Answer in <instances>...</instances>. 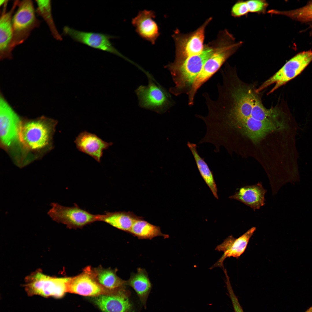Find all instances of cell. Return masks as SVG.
Masks as SVG:
<instances>
[{"label": "cell", "mask_w": 312, "mask_h": 312, "mask_svg": "<svg viewBox=\"0 0 312 312\" xmlns=\"http://www.w3.org/2000/svg\"><path fill=\"white\" fill-rule=\"evenodd\" d=\"M239 48V44L237 43H223L207 60L195 79L187 94L189 105H194L195 95L200 87L219 69Z\"/></svg>", "instance_id": "obj_3"}, {"label": "cell", "mask_w": 312, "mask_h": 312, "mask_svg": "<svg viewBox=\"0 0 312 312\" xmlns=\"http://www.w3.org/2000/svg\"><path fill=\"white\" fill-rule=\"evenodd\" d=\"M21 122L16 114L1 96L0 99V135L3 144L10 146L19 140Z\"/></svg>", "instance_id": "obj_12"}, {"label": "cell", "mask_w": 312, "mask_h": 312, "mask_svg": "<svg viewBox=\"0 0 312 312\" xmlns=\"http://www.w3.org/2000/svg\"><path fill=\"white\" fill-rule=\"evenodd\" d=\"M256 229L255 227H252L237 238L230 235L221 244L217 246L215 250L219 251H222L224 254L211 268L218 267L223 268V262L228 257L239 258L244 252L251 237Z\"/></svg>", "instance_id": "obj_15"}, {"label": "cell", "mask_w": 312, "mask_h": 312, "mask_svg": "<svg viewBox=\"0 0 312 312\" xmlns=\"http://www.w3.org/2000/svg\"><path fill=\"white\" fill-rule=\"evenodd\" d=\"M150 76L148 77L147 85L140 86L135 91L139 105L142 108L159 114L164 113L173 105L174 102L169 92L155 83Z\"/></svg>", "instance_id": "obj_6"}, {"label": "cell", "mask_w": 312, "mask_h": 312, "mask_svg": "<svg viewBox=\"0 0 312 312\" xmlns=\"http://www.w3.org/2000/svg\"><path fill=\"white\" fill-rule=\"evenodd\" d=\"M126 281L127 285L135 290L146 309L147 300L152 287L146 271L143 268H138L137 272L131 273Z\"/></svg>", "instance_id": "obj_20"}, {"label": "cell", "mask_w": 312, "mask_h": 312, "mask_svg": "<svg viewBox=\"0 0 312 312\" xmlns=\"http://www.w3.org/2000/svg\"><path fill=\"white\" fill-rule=\"evenodd\" d=\"M312 61V50L303 51L298 53L287 62L274 74L257 88V92H260L272 84H275L268 94L273 92L300 75Z\"/></svg>", "instance_id": "obj_5"}, {"label": "cell", "mask_w": 312, "mask_h": 312, "mask_svg": "<svg viewBox=\"0 0 312 312\" xmlns=\"http://www.w3.org/2000/svg\"><path fill=\"white\" fill-rule=\"evenodd\" d=\"M51 121L44 118L21 122L19 140L30 150L41 149L49 144L51 137Z\"/></svg>", "instance_id": "obj_7"}, {"label": "cell", "mask_w": 312, "mask_h": 312, "mask_svg": "<svg viewBox=\"0 0 312 312\" xmlns=\"http://www.w3.org/2000/svg\"><path fill=\"white\" fill-rule=\"evenodd\" d=\"M63 34L69 36L77 42L116 55L133 62L113 46L110 40L116 38L115 36L102 33L80 31L67 26L64 27Z\"/></svg>", "instance_id": "obj_10"}, {"label": "cell", "mask_w": 312, "mask_h": 312, "mask_svg": "<svg viewBox=\"0 0 312 312\" xmlns=\"http://www.w3.org/2000/svg\"><path fill=\"white\" fill-rule=\"evenodd\" d=\"M246 2L249 12L265 14L268 5L264 0H249Z\"/></svg>", "instance_id": "obj_27"}, {"label": "cell", "mask_w": 312, "mask_h": 312, "mask_svg": "<svg viewBox=\"0 0 312 312\" xmlns=\"http://www.w3.org/2000/svg\"><path fill=\"white\" fill-rule=\"evenodd\" d=\"M311 28H312V25H311Z\"/></svg>", "instance_id": "obj_30"}, {"label": "cell", "mask_w": 312, "mask_h": 312, "mask_svg": "<svg viewBox=\"0 0 312 312\" xmlns=\"http://www.w3.org/2000/svg\"><path fill=\"white\" fill-rule=\"evenodd\" d=\"M187 145L191 152L200 174L211 190L213 194L218 199L217 189L213 174L204 159L199 154L196 145L188 142Z\"/></svg>", "instance_id": "obj_23"}, {"label": "cell", "mask_w": 312, "mask_h": 312, "mask_svg": "<svg viewBox=\"0 0 312 312\" xmlns=\"http://www.w3.org/2000/svg\"><path fill=\"white\" fill-rule=\"evenodd\" d=\"M271 14L282 15L301 23L312 22V1L305 6L291 10L280 11L271 10L268 12Z\"/></svg>", "instance_id": "obj_26"}, {"label": "cell", "mask_w": 312, "mask_h": 312, "mask_svg": "<svg viewBox=\"0 0 312 312\" xmlns=\"http://www.w3.org/2000/svg\"><path fill=\"white\" fill-rule=\"evenodd\" d=\"M48 214L56 222L66 225L70 229L81 228L96 221H99L100 214H92L80 208L76 204L72 207L62 206L53 203Z\"/></svg>", "instance_id": "obj_8"}, {"label": "cell", "mask_w": 312, "mask_h": 312, "mask_svg": "<svg viewBox=\"0 0 312 312\" xmlns=\"http://www.w3.org/2000/svg\"><path fill=\"white\" fill-rule=\"evenodd\" d=\"M231 14L237 17L246 15L248 13L246 1H239L235 4L231 9Z\"/></svg>", "instance_id": "obj_28"}, {"label": "cell", "mask_w": 312, "mask_h": 312, "mask_svg": "<svg viewBox=\"0 0 312 312\" xmlns=\"http://www.w3.org/2000/svg\"><path fill=\"white\" fill-rule=\"evenodd\" d=\"M36 1L37 5L36 12L45 21L53 37L57 40H62V37L57 29L53 18L51 1L36 0Z\"/></svg>", "instance_id": "obj_25"}, {"label": "cell", "mask_w": 312, "mask_h": 312, "mask_svg": "<svg viewBox=\"0 0 312 312\" xmlns=\"http://www.w3.org/2000/svg\"><path fill=\"white\" fill-rule=\"evenodd\" d=\"M141 217L130 211L106 212L104 214L100 215L99 221L129 233L134 221Z\"/></svg>", "instance_id": "obj_21"}, {"label": "cell", "mask_w": 312, "mask_h": 312, "mask_svg": "<svg viewBox=\"0 0 312 312\" xmlns=\"http://www.w3.org/2000/svg\"><path fill=\"white\" fill-rule=\"evenodd\" d=\"M304 312H312V305Z\"/></svg>", "instance_id": "obj_29"}, {"label": "cell", "mask_w": 312, "mask_h": 312, "mask_svg": "<svg viewBox=\"0 0 312 312\" xmlns=\"http://www.w3.org/2000/svg\"><path fill=\"white\" fill-rule=\"evenodd\" d=\"M70 278L51 276L38 270L25 278L23 286L28 296L39 295L59 299L68 292Z\"/></svg>", "instance_id": "obj_2"}, {"label": "cell", "mask_w": 312, "mask_h": 312, "mask_svg": "<svg viewBox=\"0 0 312 312\" xmlns=\"http://www.w3.org/2000/svg\"><path fill=\"white\" fill-rule=\"evenodd\" d=\"M266 190L261 183L241 187L229 198L242 202L254 210L264 205V197Z\"/></svg>", "instance_id": "obj_19"}, {"label": "cell", "mask_w": 312, "mask_h": 312, "mask_svg": "<svg viewBox=\"0 0 312 312\" xmlns=\"http://www.w3.org/2000/svg\"><path fill=\"white\" fill-rule=\"evenodd\" d=\"M212 18L207 19L194 31L184 34L178 29H176L172 37L175 47L174 60H182L188 57L200 53L203 51L205 29Z\"/></svg>", "instance_id": "obj_9"}, {"label": "cell", "mask_w": 312, "mask_h": 312, "mask_svg": "<svg viewBox=\"0 0 312 312\" xmlns=\"http://www.w3.org/2000/svg\"><path fill=\"white\" fill-rule=\"evenodd\" d=\"M155 12L144 10L140 11L131 23L136 32L142 38L154 44L160 35L159 27L154 20Z\"/></svg>", "instance_id": "obj_16"}, {"label": "cell", "mask_w": 312, "mask_h": 312, "mask_svg": "<svg viewBox=\"0 0 312 312\" xmlns=\"http://www.w3.org/2000/svg\"><path fill=\"white\" fill-rule=\"evenodd\" d=\"M78 150L100 162L103 151L112 144L103 140L94 134L86 131L80 133L74 141Z\"/></svg>", "instance_id": "obj_17"}, {"label": "cell", "mask_w": 312, "mask_h": 312, "mask_svg": "<svg viewBox=\"0 0 312 312\" xmlns=\"http://www.w3.org/2000/svg\"><path fill=\"white\" fill-rule=\"evenodd\" d=\"M117 289L109 290L101 285L96 280L90 267L85 268L78 275L70 278L68 286V292L94 297L114 294Z\"/></svg>", "instance_id": "obj_11"}, {"label": "cell", "mask_w": 312, "mask_h": 312, "mask_svg": "<svg viewBox=\"0 0 312 312\" xmlns=\"http://www.w3.org/2000/svg\"><path fill=\"white\" fill-rule=\"evenodd\" d=\"M17 7L12 19L13 49L25 41L32 30L38 27L41 23L36 17L32 1L18 0Z\"/></svg>", "instance_id": "obj_4"}, {"label": "cell", "mask_w": 312, "mask_h": 312, "mask_svg": "<svg viewBox=\"0 0 312 312\" xmlns=\"http://www.w3.org/2000/svg\"><path fill=\"white\" fill-rule=\"evenodd\" d=\"M284 123V120L261 121L250 118L240 123L236 128L241 129L249 138L257 142L268 133L283 127Z\"/></svg>", "instance_id": "obj_18"}, {"label": "cell", "mask_w": 312, "mask_h": 312, "mask_svg": "<svg viewBox=\"0 0 312 312\" xmlns=\"http://www.w3.org/2000/svg\"><path fill=\"white\" fill-rule=\"evenodd\" d=\"M129 233L141 239H151L158 236L169 237L161 232L159 226L149 223L141 217L134 221Z\"/></svg>", "instance_id": "obj_24"}, {"label": "cell", "mask_w": 312, "mask_h": 312, "mask_svg": "<svg viewBox=\"0 0 312 312\" xmlns=\"http://www.w3.org/2000/svg\"><path fill=\"white\" fill-rule=\"evenodd\" d=\"M220 45L219 42L215 41L205 44L203 51L198 54L182 60H174L165 66L170 72L175 85L169 91L177 96L188 94L193 82L207 60Z\"/></svg>", "instance_id": "obj_1"}, {"label": "cell", "mask_w": 312, "mask_h": 312, "mask_svg": "<svg viewBox=\"0 0 312 312\" xmlns=\"http://www.w3.org/2000/svg\"><path fill=\"white\" fill-rule=\"evenodd\" d=\"M18 0L14 2L12 7L6 12L8 0L3 4L0 18V58L12 59V52L14 49L12 46L13 37L12 19Z\"/></svg>", "instance_id": "obj_14"}, {"label": "cell", "mask_w": 312, "mask_h": 312, "mask_svg": "<svg viewBox=\"0 0 312 312\" xmlns=\"http://www.w3.org/2000/svg\"><path fill=\"white\" fill-rule=\"evenodd\" d=\"M92 270L98 282L106 289L113 290L127 285V281L117 275L116 270L104 268L101 266Z\"/></svg>", "instance_id": "obj_22"}, {"label": "cell", "mask_w": 312, "mask_h": 312, "mask_svg": "<svg viewBox=\"0 0 312 312\" xmlns=\"http://www.w3.org/2000/svg\"><path fill=\"white\" fill-rule=\"evenodd\" d=\"M131 292L124 287L114 294L95 297V304L103 312H134Z\"/></svg>", "instance_id": "obj_13"}]
</instances>
